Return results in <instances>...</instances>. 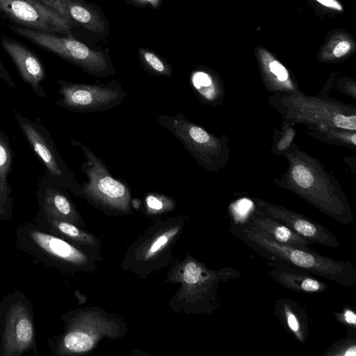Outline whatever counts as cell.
<instances>
[{"instance_id": "obj_1", "label": "cell", "mask_w": 356, "mask_h": 356, "mask_svg": "<svg viewBox=\"0 0 356 356\" xmlns=\"http://www.w3.org/2000/svg\"><path fill=\"white\" fill-rule=\"evenodd\" d=\"M289 167L277 184L297 195L321 212L343 225L353 222V213L337 180L319 161L300 151L293 142L282 154Z\"/></svg>"}, {"instance_id": "obj_2", "label": "cell", "mask_w": 356, "mask_h": 356, "mask_svg": "<svg viewBox=\"0 0 356 356\" xmlns=\"http://www.w3.org/2000/svg\"><path fill=\"white\" fill-rule=\"evenodd\" d=\"M229 232L266 261L283 263L346 287L356 285V267L349 261L332 259L309 247L279 243L242 221L232 222Z\"/></svg>"}, {"instance_id": "obj_3", "label": "cell", "mask_w": 356, "mask_h": 356, "mask_svg": "<svg viewBox=\"0 0 356 356\" xmlns=\"http://www.w3.org/2000/svg\"><path fill=\"white\" fill-rule=\"evenodd\" d=\"M240 277V272L234 268L225 266L213 270L187 255L168 275L165 282L181 284L170 305L174 310L181 309L188 314H213L220 306V284Z\"/></svg>"}, {"instance_id": "obj_4", "label": "cell", "mask_w": 356, "mask_h": 356, "mask_svg": "<svg viewBox=\"0 0 356 356\" xmlns=\"http://www.w3.org/2000/svg\"><path fill=\"white\" fill-rule=\"evenodd\" d=\"M185 219L180 216L156 221L127 249L122 268L145 277L170 264Z\"/></svg>"}, {"instance_id": "obj_5", "label": "cell", "mask_w": 356, "mask_h": 356, "mask_svg": "<svg viewBox=\"0 0 356 356\" xmlns=\"http://www.w3.org/2000/svg\"><path fill=\"white\" fill-rule=\"evenodd\" d=\"M268 100L291 125L302 123L307 127L328 125L356 130L355 106L323 97H309L298 90L275 92Z\"/></svg>"}, {"instance_id": "obj_6", "label": "cell", "mask_w": 356, "mask_h": 356, "mask_svg": "<svg viewBox=\"0 0 356 356\" xmlns=\"http://www.w3.org/2000/svg\"><path fill=\"white\" fill-rule=\"evenodd\" d=\"M79 147L86 160L81 166L88 182L80 184L77 196L106 214H127L131 212V191L128 184L114 178L104 161L81 142L71 140Z\"/></svg>"}, {"instance_id": "obj_7", "label": "cell", "mask_w": 356, "mask_h": 356, "mask_svg": "<svg viewBox=\"0 0 356 356\" xmlns=\"http://www.w3.org/2000/svg\"><path fill=\"white\" fill-rule=\"evenodd\" d=\"M156 120L170 131L196 162L208 171H218L229 160L225 137L218 138L187 120L182 113L175 115L157 113Z\"/></svg>"}, {"instance_id": "obj_8", "label": "cell", "mask_w": 356, "mask_h": 356, "mask_svg": "<svg viewBox=\"0 0 356 356\" xmlns=\"http://www.w3.org/2000/svg\"><path fill=\"white\" fill-rule=\"evenodd\" d=\"M8 27L16 34L59 56L91 75L105 77L115 74V70L104 53L89 48L72 35L62 37L14 25Z\"/></svg>"}, {"instance_id": "obj_9", "label": "cell", "mask_w": 356, "mask_h": 356, "mask_svg": "<svg viewBox=\"0 0 356 356\" xmlns=\"http://www.w3.org/2000/svg\"><path fill=\"white\" fill-rule=\"evenodd\" d=\"M125 325L104 311L90 309L74 316L59 341L58 350L64 355L83 354L92 350L104 338L117 339L124 334Z\"/></svg>"}, {"instance_id": "obj_10", "label": "cell", "mask_w": 356, "mask_h": 356, "mask_svg": "<svg viewBox=\"0 0 356 356\" xmlns=\"http://www.w3.org/2000/svg\"><path fill=\"white\" fill-rule=\"evenodd\" d=\"M23 244L35 254L45 257L64 270L92 273L97 261L66 239L42 232L34 227L22 232Z\"/></svg>"}, {"instance_id": "obj_11", "label": "cell", "mask_w": 356, "mask_h": 356, "mask_svg": "<svg viewBox=\"0 0 356 356\" xmlns=\"http://www.w3.org/2000/svg\"><path fill=\"white\" fill-rule=\"evenodd\" d=\"M63 98L58 104L79 113H94L109 110L123 102L127 92L119 81L85 84L58 82Z\"/></svg>"}, {"instance_id": "obj_12", "label": "cell", "mask_w": 356, "mask_h": 356, "mask_svg": "<svg viewBox=\"0 0 356 356\" xmlns=\"http://www.w3.org/2000/svg\"><path fill=\"white\" fill-rule=\"evenodd\" d=\"M0 13L23 27L72 35L73 25L38 0H0Z\"/></svg>"}, {"instance_id": "obj_13", "label": "cell", "mask_w": 356, "mask_h": 356, "mask_svg": "<svg viewBox=\"0 0 356 356\" xmlns=\"http://www.w3.org/2000/svg\"><path fill=\"white\" fill-rule=\"evenodd\" d=\"M255 209L280 222L312 243L330 248H338L341 242L328 228L312 218L281 205L261 199H254Z\"/></svg>"}, {"instance_id": "obj_14", "label": "cell", "mask_w": 356, "mask_h": 356, "mask_svg": "<svg viewBox=\"0 0 356 356\" xmlns=\"http://www.w3.org/2000/svg\"><path fill=\"white\" fill-rule=\"evenodd\" d=\"M21 127L35 152L42 160L56 181L62 187L70 189L77 195L80 184L76 179L74 175L67 168L55 149L29 121L22 120Z\"/></svg>"}, {"instance_id": "obj_15", "label": "cell", "mask_w": 356, "mask_h": 356, "mask_svg": "<svg viewBox=\"0 0 356 356\" xmlns=\"http://www.w3.org/2000/svg\"><path fill=\"white\" fill-rule=\"evenodd\" d=\"M267 274L278 284L298 293H323L328 285L315 275L280 262L266 261Z\"/></svg>"}, {"instance_id": "obj_16", "label": "cell", "mask_w": 356, "mask_h": 356, "mask_svg": "<svg viewBox=\"0 0 356 356\" xmlns=\"http://www.w3.org/2000/svg\"><path fill=\"white\" fill-rule=\"evenodd\" d=\"M4 50L16 65L22 78L37 88L45 77V71L40 59L24 44L7 36L1 35Z\"/></svg>"}, {"instance_id": "obj_17", "label": "cell", "mask_w": 356, "mask_h": 356, "mask_svg": "<svg viewBox=\"0 0 356 356\" xmlns=\"http://www.w3.org/2000/svg\"><path fill=\"white\" fill-rule=\"evenodd\" d=\"M273 314L284 329L296 341L305 343L309 334V316L305 309L286 298L276 300Z\"/></svg>"}, {"instance_id": "obj_18", "label": "cell", "mask_w": 356, "mask_h": 356, "mask_svg": "<svg viewBox=\"0 0 356 356\" xmlns=\"http://www.w3.org/2000/svg\"><path fill=\"white\" fill-rule=\"evenodd\" d=\"M51 8L73 26L79 24L93 33L104 31V23L99 15L86 6L74 0H38Z\"/></svg>"}, {"instance_id": "obj_19", "label": "cell", "mask_w": 356, "mask_h": 356, "mask_svg": "<svg viewBox=\"0 0 356 356\" xmlns=\"http://www.w3.org/2000/svg\"><path fill=\"white\" fill-rule=\"evenodd\" d=\"M252 229L262 233L286 245L307 248L311 243L275 219L266 216L255 209L243 222Z\"/></svg>"}, {"instance_id": "obj_20", "label": "cell", "mask_w": 356, "mask_h": 356, "mask_svg": "<svg viewBox=\"0 0 356 356\" xmlns=\"http://www.w3.org/2000/svg\"><path fill=\"white\" fill-rule=\"evenodd\" d=\"M47 220L50 222L51 230L58 236L85 251L97 261L102 260L99 241L92 234L67 220L50 216H47Z\"/></svg>"}, {"instance_id": "obj_21", "label": "cell", "mask_w": 356, "mask_h": 356, "mask_svg": "<svg viewBox=\"0 0 356 356\" xmlns=\"http://www.w3.org/2000/svg\"><path fill=\"white\" fill-rule=\"evenodd\" d=\"M261 74L268 89L275 92L298 91L286 67L264 49L258 51Z\"/></svg>"}, {"instance_id": "obj_22", "label": "cell", "mask_w": 356, "mask_h": 356, "mask_svg": "<svg viewBox=\"0 0 356 356\" xmlns=\"http://www.w3.org/2000/svg\"><path fill=\"white\" fill-rule=\"evenodd\" d=\"M10 317L6 327L5 344L13 351H22L33 342V325L27 313L21 309Z\"/></svg>"}, {"instance_id": "obj_23", "label": "cell", "mask_w": 356, "mask_h": 356, "mask_svg": "<svg viewBox=\"0 0 356 356\" xmlns=\"http://www.w3.org/2000/svg\"><path fill=\"white\" fill-rule=\"evenodd\" d=\"M47 216L67 220L79 227L85 224L74 204L63 191L49 188L44 200Z\"/></svg>"}, {"instance_id": "obj_24", "label": "cell", "mask_w": 356, "mask_h": 356, "mask_svg": "<svg viewBox=\"0 0 356 356\" xmlns=\"http://www.w3.org/2000/svg\"><path fill=\"white\" fill-rule=\"evenodd\" d=\"M307 133L311 137L328 143L348 147H355L356 145L355 131L328 125H318L308 127Z\"/></svg>"}, {"instance_id": "obj_25", "label": "cell", "mask_w": 356, "mask_h": 356, "mask_svg": "<svg viewBox=\"0 0 356 356\" xmlns=\"http://www.w3.org/2000/svg\"><path fill=\"white\" fill-rule=\"evenodd\" d=\"M190 82L194 92L202 102L208 104L216 102L220 92L211 74L202 70L194 71L191 75Z\"/></svg>"}, {"instance_id": "obj_26", "label": "cell", "mask_w": 356, "mask_h": 356, "mask_svg": "<svg viewBox=\"0 0 356 356\" xmlns=\"http://www.w3.org/2000/svg\"><path fill=\"white\" fill-rule=\"evenodd\" d=\"M346 337L334 342L323 353V356L356 355V329H346Z\"/></svg>"}, {"instance_id": "obj_27", "label": "cell", "mask_w": 356, "mask_h": 356, "mask_svg": "<svg viewBox=\"0 0 356 356\" xmlns=\"http://www.w3.org/2000/svg\"><path fill=\"white\" fill-rule=\"evenodd\" d=\"M143 65L152 74L170 76L172 68L165 61L154 53L145 49L140 50Z\"/></svg>"}, {"instance_id": "obj_28", "label": "cell", "mask_w": 356, "mask_h": 356, "mask_svg": "<svg viewBox=\"0 0 356 356\" xmlns=\"http://www.w3.org/2000/svg\"><path fill=\"white\" fill-rule=\"evenodd\" d=\"M145 205L147 212L152 214L163 213L175 207V203L171 198L156 193L147 195Z\"/></svg>"}, {"instance_id": "obj_29", "label": "cell", "mask_w": 356, "mask_h": 356, "mask_svg": "<svg viewBox=\"0 0 356 356\" xmlns=\"http://www.w3.org/2000/svg\"><path fill=\"white\" fill-rule=\"evenodd\" d=\"M284 124L282 131L277 132V136L275 135V142L271 152L276 155L283 154L290 147L295 138L296 131L292 125L285 121Z\"/></svg>"}, {"instance_id": "obj_30", "label": "cell", "mask_w": 356, "mask_h": 356, "mask_svg": "<svg viewBox=\"0 0 356 356\" xmlns=\"http://www.w3.org/2000/svg\"><path fill=\"white\" fill-rule=\"evenodd\" d=\"M353 43L346 37H339L332 40L324 49L325 53L328 52L329 58H341L351 51Z\"/></svg>"}, {"instance_id": "obj_31", "label": "cell", "mask_w": 356, "mask_h": 356, "mask_svg": "<svg viewBox=\"0 0 356 356\" xmlns=\"http://www.w3.org/2000/svg\"><path fill=\"white\" fill-rule=\"evenodd\" d=\"M337 322L346 329H356L355 310L350 306H344L340 312H334Z\"/></svg>"}, {"instance_id": "obj_32", "label": "cell", "mask_w": 356, "mask_h": 356, "mask_svg": "<svg viewBox=\"0 0 356 356\" xmlns=\"http://www.w3.org/2000/svg\"><path fill=\"white\" fill-rule=\"evenodd\" d=\"M316 1L325 7L330 8L338 11L343 10L341 4L337 0H316Z\"/></svg>"}, {"instance_id": "obj_33", "label": "cell", "mask_w": 356, "mask_h": 356, "mask_svg": "<svg viewBox=\"0 0 356 356\" xmlns=\"http://www.w3.org/2000/svg\"><path fill=\"white\" fill-rule=\"evenodd\" d=\"M0 76L3 77V78H8V74L6 72V70H5V68L3 67V65L1 64V61H0Z\"/></svg>"}, {"instance_id": "obj_34", "label": "cell", "mask_w": 356, "mask_h": 356, "mask_svg": "<svg viewBox=\"0 0 356 356\" xmlns=\"http://www.w3.org/2000/svg\"><path fill=\"white\" fill-rule=\"evenodd\" d=\"M141 2L148 3L154 6H156L159 3L160 0H139Z\"/></svg>"}]
</instances>
